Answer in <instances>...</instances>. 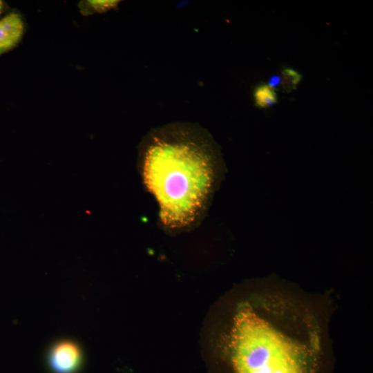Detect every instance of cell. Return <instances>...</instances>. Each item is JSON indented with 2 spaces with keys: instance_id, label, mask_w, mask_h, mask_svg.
<instances>
[{
  "instance_id": "obj_1",
  "label": "cell",
  "mask_w": 373,
  "mask_h": 373,
  "mask_svg": "<svg viewBox=\"0 0 373 373\" xmlns=\"http://www.w3.org/2000/svg\"><path fill=\"white\" fill-rule=\"evenodd\" d=\"M321 314L305 298L265 284L232 316L225 343L235 373H318L326 342Z\"/></svg>"
},
{
  "instance_id": "obj_2",
  "label": "cell",
  "mask_w": 373,
  "mask_h": 373,
  "mask_svg": "<svg viewBox=\"0 0 373 373\" xmlns=\"http://www.w3.org/2000/svg\"><path fill=\"white\" fill-rule=\"evenodd\" d=\"M143 182L155 198L162 224L183 229L202 215L214 191L220 157L202 128L174 123L151 131L142 142Z\"/></svg>"
},
{
  "instance_id": "obj_3",
  "label": "cell",
  "mask_w": 373,
  "mask_h": 373,
  "mask_svg": "<svg viewBox=\"0 0 373 373\" xmlns=\"http://www.w3.org/2000/svg\"><path fill=\"white\" fill-rule=\"evenodd\" d=\"M82 354L79 347L70 341L57 343L52 349L49 362L57 373H73L79 366Z\"/></svg>"
},
{
  "instance_id": "obj_4",
  "label": "cell",
  "mask_w": 373,
  "mask_h": 373,
  "mask_svg": "<svg viewBox=\"0 0 373 373\" xmlns=\"http://www.w3.org/2000/svg\"><path fill=\"white\" fill-rule=\"evenodd\" d=\"M23 30V22L18 13L11 12L0 19V55L17 46Z\"/></svg>"
},
{
  "instance_id": "obj_5",
  "label": "cell",
  "mask_w": 373,
  "mask_h": 373,
  "mask_svg": "<svg viewBox=\"0 0 373 373\" xmlns=\"http://www.w3.org/2000/svg\"><path fill=\"white\" fill-rule=\"evenodd\" d=\"M119 2L115 0H88L79 2V7L82 14L87 15L106 12L116 7Z\"/></svg>"
},
{
  "instance_id": "obj_6",
  "label": "cell",
  "mask_w": 373,
  "mask_h": 373,
  "mask_svg": "<svg viewBox=\"0 0 373 373\" xmlns=\"http://www.w3.org/2000/svg\"><path fill=\"white\" fill-rule=\"evenodd\" d=\"M255 104L260 108H267L277 103L275 90L267 84L258 86L254 93Z\"/></svg>"
},
{
  "instance_id": "obj_7",
  "label": "cell",
  "mask_w": 373,
  "mask_h": 373,
  "mask_svg": "<svg viewBox=\"0 0 373 373\" xmlns=\"http://www.w3.org/2000/svg\"><path fill=\"white\" fill-rule=\"evenodd\" d=\"M281 86L287 92L294 90L298 85L302 76L296 70L291 68L282 70Z\"/></svg>"
},
{
  "instance_id": "obj_8",
  "label": "cell",
  "mask_w": 373,
  "mask_h": 373,
  "mask_svg": "<svg viewBox=\"0 0 373 373\" xmlns=\"http://www.w3.org/2000/svg\"><path fill=\"white\" fill-rule=\"evenodd\" d=\"M281 85V78L278 75H272L268 81V86L272 88H275Z\"/></svg>"
},
{
  "instance_id": "obj_9",
  "label": "cell",
  "mask_w": 373,
  "mask_h": 373,
  "mask_svg": "<svg viewBox=\"0 0 373 373\" xmlns=\"http://www.w3.org/2000/svg\"><path fill=\"white\" fill-rule=\"evenodd\" d=\"M5 5L2 1H0V15L4 11Z\"/></svg>"
}]
</instances>
